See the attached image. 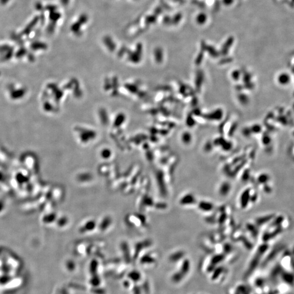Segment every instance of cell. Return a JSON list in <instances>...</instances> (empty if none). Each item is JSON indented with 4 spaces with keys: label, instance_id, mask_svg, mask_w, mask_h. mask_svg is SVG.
<instances>
[{
    "label": "cell",
    "instance_id": "cell-1",
    "mask_svg": "<svg viewBox=\"0 0 294 294\" xmlns=\"http://www.w3.org/2000/svg\"><path fill=\"white\" fill-rule=\"evenodd\" d=\"M236 294H248V290L244 285H239L236 290Z\"/></svg>",
    "mask_w": 294,
    "mask_h": 294
},
{
    "label": "cell",
    "instance_id": "cell-2",
    "mask_svg": "<svg viewBox=\"0 0 294 294\" xmlns=\"http://www.w3.org/2000/svg\"><path fill=\"white\" fill-rule=\"evenodd\" d=\"M184 274H183L181 272L180 273H177V274H175L172 277V281L175 282V283H177V282H179V281H181L182 279H183V278L184 277Z\"/></svg>",
    "mask_w": 294,
    "mask_h": 294
}]
</instances>
